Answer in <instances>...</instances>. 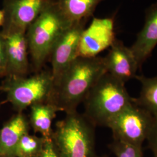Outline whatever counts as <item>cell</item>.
<instances>
[{"mask_svg":"<svg viewBox=\"0 0 157 157\" xmlns=\"http://www.w3.org/2000/svg\"><path fill=\"white\" fill-rule=\"evenodd\" d=\"M151 128L147 138L148 145L153 153L157 154V117H154Z\"/></svg>","mask_w":157,"mask_h":157,"instance_id":"cell-19","label":"cell"},{"mask_svg":"<svg viewBox=\"0 0 157 157\" xmlns=\"http://www.w3.org/2000/svg\"><path fill=\"white\" fill-rule=\"evenodd\" d=\"M145 18L143 28L137 34L135 43L130 47L139 69L157 45V2L147 10Z\"/></svg>","mask_w":157,"mask_h":157,"instance_id":"cell-12","label":"cell"},{"mask_svg":"<svg viewBox=\"0 0 157 157\" xmlns=\"http://www.w3.org/2000/svg\"><path fill=\"white\" fill-rule=\"evenodd\" d=\"M4 23V13L2 10H0V27H2Z\"/></svg>","mask_w":157,"mask_h":157,"instance_id":"cell-22","label":"cell"},{"mask_svg":"<svg viewBox=\"0 0 157 157\" xmlns=\"http://www.w3.org/2000/svg\"><path fill=\"white\" fill-rule=\"evenodd\" d=\"M30 108V126L34 132L40 134L44 139H51L53 133L52 122L56 112L61 111V109L51 102L36 104Z\"/></svg>","mask_w":157,"mask_h":157,"instance_id":"cell-14","label":"cell"},{"mask_svg":"<svg viewBox=\"0 0 157 157\" xmlns=\"http://www.w3.org/2000/svg\"><path fill=\"white\" fill-rule=\"evenodd\" d=\"M2 89L18 112L36 104L52 101L55 86L51 71H43L30 77L8 76Z\"/></svg>","mask_w":157,"mask_h":157,"instance_id":"cell-5","label":"cell"},{"mask_svg":"<svg viewBox=\"0 0 157 157\" xmlns=\"http://www.w3.org/2000/svg\"><path fill=\"white\" fill-rule=\"evenodd\" d=\"M1 89H2V88H1V87H0V90H1Z\"/></svg>","mask_w":157,"mask_h":157,"instance_id":"cell-24","label":"cell"},{"mask_svg":"<svg viewBox=\"0 0 157 157\" xmlns=\"http://www.w3.org/2000/svg\"><path fill=\"white\" fill-rule=\"evenodd\" d=\"M45 139L29 133L23 136L17 145L15 157H39L43 151Z\"/></svg>","mask_w":157,"mask_h":157,"instance_id":"cell-17","label":"cell"},{"mask_svg":"<svg viewBox=\"0 0 157 157\" xmlns=\"http://www.w3.org/2000/svg\"><path fill=\"white\" fill-rule=\"evenodd\" d=\"M124 84L107 72L89 91L83 101V115L95 126L107 127L113 118L132 103Z\"/></svg>","mask_w":157,"mask_h":157,"instance_id":"cell-2","label":"cell"},{"mask_svg":"<svg viewBox=\"0 0 157 157\" xmlns=\"http://www.w3.org/2000/svg\"><path fill=\"white\" fill-rule=\"evenodd\" d=\"M71 23L62 15L56 2L29 27L26 33L29 53L36 71L43 67L57 40Z\"/></svg>","mask_w":157,"mask_h":157,"instance_id":"cell-4","label":"cell"},{"mask_svg":"<svg viewBox=\"0 0 157 157\" xmlns=\"http://www.w3.org/2000/svg\"><path fill=\"white\" fill-rule=\"evenodd\" d=\"M104 0H56L62 15L71 23L87 21L97 6Z\"/></svg>","mask_w":157,"mask_h":157,"instance_id":"cell-15","label":"cell"},{"mask_svg":"<svg viewBox=\"0 0 157 157\" xmlns=\"http://www.w3.org/2000/svg\"><path fill=\"white\" fill-rule=\"evenodd\" d=\"M107 72L103 58L77 57L55 87L51 102L66 113L76 111L91 88Z\"/></svg>","mask_w":157,"mask_h":157,"instance_id":"cell-1","label":"cell"},{"mask_svg":"<svg viewBox=\"0 0 157 157\" xmlns=\"http://www.w3.org/2000/svg\"><path fill=\"white\" fill-rule=\"evenodd\" d=\"M117 39L112 18L94 17L84 28L78 44V57L92 58L110 47Z\"/></svg>","mask_w":157,"mask_h":157,"instance_id":"cell-9","label":"cell"},{"mask_svg":"<svg viewBox=\"0 0 157 157\" xmlns=\"http://www.w3.org/2000/svg\"><path fill=\"white\" fill-rule=\"evenodd\" d=\"M109 148L117 157H143L141 146L129 143L113 140Z\"/></svg>","mask_w":157,"mask_h":157,"instance_id":"cell-18","label":"cell"},{"mask_svg":"<svg viewBox=\"0 0 157 157\" xmlns=\"http://www.w3.org/2000/svg\"><path fill=\"white\" fill-rule=\"evenodd\" d=\"M39 157H59L51 139H45L43 151Z\"/></svg>","mask_w":157,"mask_h":157,"instance_id":"cell-21","label":"cell"},{"mask_svg":"<svg viewBox=\"0 0 157 157\" xmlns=\"http://www.w3.org/2000/svg\"><path fill=\"white\" fill-rule=\"evenodd\" d=\"M110 47L106 56L103 58L107 73L124 83L135 78L139 68L130 48L117 39Z\"/></svg>","mask_w":157,"mask_h":157,"instance_id":"cell-10","label":"cell"},{"mask_svg":"<svg viewBox=\"0 0 157 157\" xmlns=\"http://www.w3.org/2000/svg\"><path fill=\"white\" fill-rule=\"evenodd\" d=\"M107 157V156H104V157Z\"/></svg>","mask_w":157,"mask_h":157,"instance_id":"cell-25","label":"cell"},{"mask_svg":"<svg viewBox=\"0 0 157 157\" xmlns=\"http://www.w3.org/2000/svg\"><path fill=\"white\" fill-rule=\"evenodd\" d=\"M154 157H157V154L154 153Z\"/></svg>","mask_w":157,"mask_h":157,"instance_id":"cell-23","label":"cell"},{"mask_svg":"<svg viewBox=\"0 0 157 157\" xmlns=\"http://www.w3.org/2000/svg\"><path fill=\"white\" fill-rule=\"evenodd\" d=\"M56 0H3L4 23L0 33H26L29 27Z\"/></svg>","mask_w":157,"mask_h":157,"instance_id":"cell-7","label":"cell"},{"mask_svg":"<svg viewBox=\"0 0 157 157\" xmlns=\"http://www.w3.org/2000/svg\"><path fill=\"white\" fill-rule=\"evenodd\" d=\"M94 128L77 111L67 113L56 122L51 137L59 157H96Z\"/></svg>","mask_w":157,"mask_h":157,"instance_id":"cell-3","label":"cell"},{"mask_svg":"<svg viewBox=\"0 0 157 157\" xmlns=\"http://www.w3.org/2000/svg\"><path fill=\"white\" fill-rule=\"evenodd\" d=\"M29 121L22 112L13 116L0 129V157H15L17 145L29 133Z\"/></svg>","mask_w":157,"mask_h":157,"instance_id":"cell-13","label":"cell"},{"mask_svg":"<svg viewBox=\"0 0 157 157\" xmlns=\"http://www.w3.org/2000/svg\"><path fill=\"white\" fill-rule=\"evenodd\" d=\"M3 36L6 45V75L25 76L29 67L26 33L15 32Z\"/></svg>","mask_w":157,"mask_h":157,"instance_id":"cell-11","label":"cell"},{"mask_svg":"<svg viewBox=\"0 0 157 157\" xmlns=\"http://www.w3.org/2000/svg\"><path fill=\"white\" fill-rule=\"evenodd\" d=\"M135 78L140 82L141 89L139 98H133V101L154 117H157V76L147 78L137 75Z\"/></svg>","mask_w":157,"mask_h":157,"instance_id":"cell-16","label":"cell"},{"mask_svg":"<svg viewBox=\"0 0 157 157\" xmlns=\"http://www.w3.org/2000/svg\"><path fill=\"white\" fill-rule=\"evenodd\" d=\"M6 75V57L4 37L0 33V76Z\"/></svg>","mask_w":157,"mask_h":157,"instance_id":"cell-20","label":"cell"},{"mask_svg":"<svg viewBox=\"0 0 157 157\" xmlns=\"http://www.w3.org/2000/svg\"><path fill=\"white\" fill-rule=\"evenodd\" d=\"M154 117L134 101L109 122L113 140L141 146L147 140Z\"/></svg>","mask_w":157,"mask_h":157,"instance_id":"cell-6","label":"cell"},{"mask_svg":"<svg viewBox=\"0 0 157 157\" xmlns=\"http://www.w3.org/2000/svg\"><path fill=\"white\" fill-rule=\"evenodd\" d=\"M87 21L85 20L71 23L54 45L50 55L51 71L55 87L67 67L78 57L79 41Z\"/></svg>","mask_w":157,"mask_h":157,"instance_id":"cell-8","label":"cell"}]
</instances>
